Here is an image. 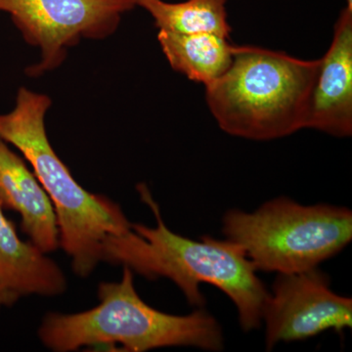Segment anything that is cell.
I'll return each instance as SVG.
<instances>
[{
    "instance_id": "1",
    "label": "cell",
    "mask_w": 352,
    "mask_h": 352,
    "mask_svg": "<svg viewBox=\"0 0 352 352\" xmlns=\"http://www.w3.org/2000/svg\"><path fill=\"white\" fill-rule=\"evenodd\" d=\"M138 190L157 226L131 223L126 232L108 236L102 245V261L131 268L147 279L168 278L194 307L205 305L201 284L217 287L237 308L243 331L258 329L268 292L244 250L228 239L204 236L196 241L173 232L148 187L139 184Z\"/></svg>"
},
{
    "instance_id": "2",
    "label": "cell",
    "mask_w": 352,
    "mask_h": 352,
    "mask_svg": "<svg viewBox=\"0 0 352 352\" xmlns=\"http://www.w3.org/2000/svg\"><path fill=\"white\" fill-rule=\"evenodd\" d=\"M50 106L47 95L21 87L13 110L0 113V139L31 166L54 208L60 248L74 272L87 278L102 263L106 238L126 232L131 223L117 203L83 188L54 151L45 129Z\"/></svg>"
},
{
    "instance_id": "3",
    "label": "cell",
    "mask_w": 352,
    "mask_h": 352,
    "mask_svg": "<svg viewBox=\"0 0 352 352\" xmlns=\"http://www.w3.org/2000/svg\"><path fill=\"white\" fill-rule=\"evenodd\" d=\"M97 294L98 305L91 309L46 314L38 332L43 346L56 352L96 346H120L126 352L170 346L223 349L221 326L212 315L201 307L184 316L155 309L139 296L131 268L124 267L120 282L99 284Z\"/></svg>"
},
{
    "instance_id": "4",
    "label": "cell",
    "mask_w": 352,
    "mask_h": 352,
    "mask_svg": "<svg viewBox=\"0 0 352 352\" xmlns=\"http://www.w3.org/2000/svg\"><path fill=\"white\" fill-rule=\"evenodd\" d=\"M318 60L281 51L235 46L230 66L206 85V101L220 129L250 140L286 138L305 129Z\"/></svg>"
},
{
    "instance_id": "5",
    "label": "cell",
    "mask_w": 352,
    "mask_h": 352,
    "mask_svg": "<svg viewBox=\"0 0 352 352\" xmlns=\"http://www.w3.org/2000/svg\"><path fill=\"white\" fill-rule=\"evenodd\" d=\"M223 234L244 250L256 271L277 274L318 267L352 240V212L330 205L303 206L281 197L254 212L230 210Z\"/></svg>"
},
{
    "instance_id": "6",
    "label": "cell",
    "mask_w": 352,
    "mask_h": 352,
    "mask_svg": "<svg viewBox=\"0 0 352 352\" xmlns=\"http://www.w3.org/2000/svg\"><path fill=\"white\" fill-rule=\"evenodd\" d=\"M133 0H0L28 43L41 50V61L28 75L57 68L67 50L82 38L103 39L119 28L122 15L133 10Z\"/></svg>"
},
{
    "instance_id": "7",
    "label": "cell",
    "mask_w": 352,
    "mask_h": 352,
    "mask_svg": "<svg viewBox=\"0 0 352 352\" xmlns=\"http://www.w3.org/2000/svg\"><path fill=\"white\" fill-rule=\"evenodd\" d=\"M263 321L267 351L279 342L309 339L328 330L342 335L352 326V300L333 292L330 279L318 267L278 274Z\"/></svg>"
},
{
    "instance_id": "8",
    "label": "cell",
    "mask_w": 352,
    "mask_h": 352,
    "mask_svg": "<svg viewBox=\"0 0 352 352\" xmlns=\"http://www.w3.org/2000/svg\"><path fill=\"white\" fill-rule=\"evenodd\" d=\"M305 129L336 138L352 134V10L347 6L333 27L330 47L318 59Z\"/></svg>"
},
{
    "instance_id": "9",
    "label": "cell",
    "mask_w": 352,
    "mask_h": 352,
    "mask_svg": "<svg viewBox=\"0 0 352 352\" xmlns=\"http://www.w3.org/2000/svg\"><path fill=\"white\" fill-rule=\"evenodd\" d=\"M0 207L21 217V229L45 254L60 248L56 214L24 157L0 139Z\"/></svg>"
},
{
    "instance_id": "10",
    "label": "cell",
    "mask_w": 352,
    "mask_h": 352,
    "mask_svg": "<svg viewBox=\"0 0 352 352\" xmlns=\"http://www.w3.org/2000/svg\"><path fill=\"white\" fill-rule=\"evenodd\" d=\"M0 286L21 298L56 296L66 292L60 266L31 241L18 235L15 224L0 207Z\"/></svg>"
},
{
    "instance_id": "11",
    "label": "cell",
    "mask_w": 352,
    "mask_h": 352,
    "mask_svg": "<svg viewBox=\"0 0 352 352\" xmlns=\"http://www.w3.org/2000/svg\"><path fill=\"white\" fill-rule=\"evenodd\" d=\"M157 41L171 68L205 87L223 75L232 62L234 45L220 34L159 31Z\"/></svg>"
},
{
    "instance_id": "12",
    "label": "cell",
    "mask_w": 352,
    "mask_h": 352,
    "mask_svg": "<svg viewBox=\"0 0 352 352\" xmlns=\"http://www.w3.org/2000/svg\"><path fill=\"white\" fill-rule=\"evenodd\" d=\"M136 7L144 9L155 21L159 31L190 34L212 32L230 38L227 19V0H133Z\"/></svg>"
},
{
    "instance_id": "13",
    "label": "cell",
    "mask_w": 352,
    "mask_h": 352,
    "mask_svg": "<svg viewBox=\"0 0 352 352\" xmlns=\"http://www.w3.org/2000/svg\"><path fill=\"white\" fill-rule=\"evenodd\" d=\"M20 298H18L17 296L14 295V294L10 293V292L7 291L6 289H4L3 287L0 286V310L3 307H12L14 303L18 302Z\"/></svg>"
},
{
    "instance_id": "14",
    "label": "cell",
    "mask_w": 352,
    "mask_h": 352,
    "mask_svg": "<svg viewBox=\"0 0 352 352\" xmlns=\"http://www.w3.org/2000/svg\"><path fill=\"white\" fill-rule=\"evenodd\" d=\"M346 6L352 10V0H346Z\"/></svg>"
}]
</instances>
